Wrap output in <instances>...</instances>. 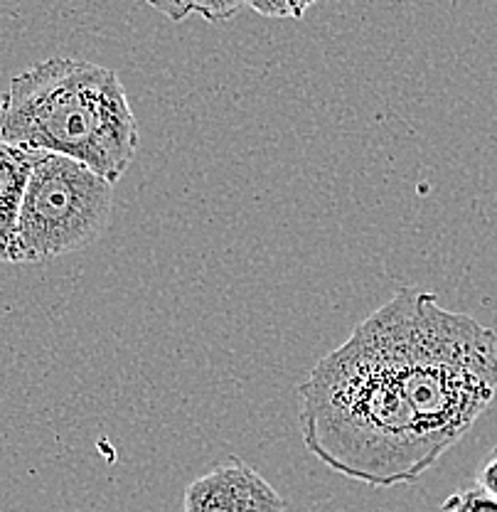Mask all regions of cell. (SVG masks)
Here are the masks:
<instances>
[{
	"label": "cell",
	"instance_id": "6da1fadb",
	"mask_svg": "<svg viewBox=\"0 0 497 512\" xmlns=\"http://www.w3.org/2000/svg\"><path fill=\"white\" fill-rule=\"evenodd\" d=\"M298 421L320 463L379 490L414 483L448 453L426 434L365 323L301 382Z\"/></svg>",
	"mask_w": 497,
	"mask_h": 512
},
{
	"label": "cell",
	"instance_id": "7a4b0ae2",
	"mask_svg": "<svg viewBox=\"0 0 497 512\" xmlns=\"http://www.w3.org/2000/svg\"><path fill=\"white\" fill-rule=\"evenodd\" d=\"M362 323L370 328L431 439L451 451L497 394V333L436 293L399 288Z\"/></svg>",
	"mask_w": 497,
	"mask_h": 512
},
{
	"label": "cell",
	"instance_id": "3957f363",
	"mask_svg": "<svg viewBox=\"0 0 497 512\" xmlns=\"http://www.w3.org/2000/svg\"><path fill=\"white\" fill-rule=\"evenodd\" d=\"M138 121L119 72L52 57L10 79L0 96V143L87 165L111 185L138 153Z\"/></svg>",
	"mask_w": 497,
	"mask_h": 512
},
{
	"label": "cell",
	"instance_id": "277c9868",
	"mask_svg": "<svg viewBox=\"0 0 497 512\" xmlns=\"http://www.w3.org/2000/svg\"><path fill=\"white\" fill-rule=\"evenodd\" d=\"M114 210V185L87 165L37 153L18 222L15 264H42L99 242Z\"/></svg>",
	"mask_w": 497,
	"mask_h": 512
},
{
	"label": "cell",
	"instance_id": "5b68a950",
	"mask_svg": "<svg viewBox=\"0 0 497 512\" xmlns=\"http://www.w3.org/2000/svg\"><path fill=\"white\" fill-rule=\"evenodd\" d=\"M183 512H286V500L256 468L229 458L187 485Z\"/></svg>",
	"mask_w": 497,
	"mask_h": 512
},
{
	"label": "cell",
	"instance_id": "8992f818",
	"mask_svg": "<svg viewBox=\"0 0 497 512\" xmlns=\"http://www.w3.org/2000/svg\"><path fill=\"white\" fill-rule=\"evenodd\" d=\"M37 153L0 143V264H15L18 222Z\"/></svg>",
	"mask_w": 497,
	"mask_h": 512
},
{
	"label": "cell",
	"instance_id": "52a82bcc",
	"mask_svg": "<svg viewBox=\"0 0 497 512\" xmlns=\"http://www.w3.org/2000/svg\"><path fill=\"white\" fill-rule=\"evenodd\" d=\"M441 512H497V498L478 483L458 488L443 500Z\"/></svg>",
	"mask_w": 497,
	"mask_h": 512
},
{
	"label": "cell",
	"instance_id": "ba28073f",
	"mask_svg": "<svg viewBox=\"0 0 497 512\" xmlns=\"http://www.w3.org/2000/svg\"><path fill=\"white\" fill-rule=\"evenodd\" d=\"M318 0H247V5L261 18L301 20Z\"/></svg>",
	"mask_w": 497,
	"mask_h": 512
},
{
	"label": "cell",
	"instance_id": "9c48e42d",
	"mask_svg": "<svg viewBox=\"0 0 497 512\" xmlns=\"http://www.w3.org/2000/svg\"><path fill=\"white\" fill-rule=\"evenodd\" d=\"M247 0H192V13L207 23H229L242 13Z\"/></svg>",
	"mask_w": 497,
	"mask_h": 512
},
{
	"label": "cell",
	"instance_id": "30bf717a",
	"mask_svg": "<svg viewBox=\"0 0 497 512\" xmlns=\"http://www.w3.org/2000/svg\"><path fill=\"white\" fill-rule=\"evenodd\" d=\"M146 3L165 15L170 23H183L187 15H192V0H146Z\"/></svg>",
	"mask_w": 497,
	"mask_h": 512
},
{
	"label": "cell",
	"instance_id": "8fae6325",
	"mask_svg": "<svg viewBox=\"0 0 497 512\" xmlns=\"http://www.w3.org/2000/svg\"><path fill=\"white\" fill-rule=\"evenodd\" d=\"M475 483H478L480 488H485L490 495H495V498H497V448H493V453H490L488 461H485L483 466L478 468Z\"/></svg>",
	"mask_w": 497,
	"mask_h": 512
}]
</instances>
